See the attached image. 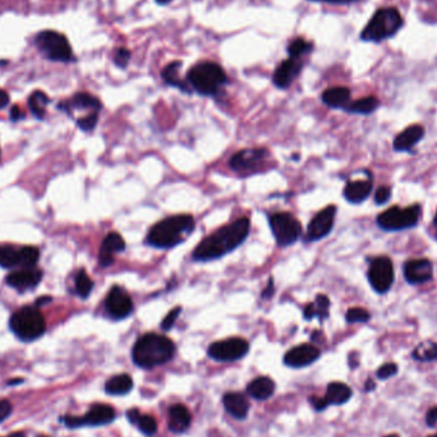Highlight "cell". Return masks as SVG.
<instances>
[{
    "instance_id": "obj_41",
    "label": "cell",
    "mask_w": 437,
    "mask_h": 437,
    "mask_svg": "<svg viewBox=\"0 0 437 437\" xmlns=\"http://www.w3.org/2000/svg\"><path fill=\"white\" fill-rule=\"evenodd\" d=\"M392 197H393V188H392V185H385V184H382L377 190H374V205H377V206H385L387 203H390Z\"/></svg>"
},
{
    "instance_id": "obj_30",
    "label": "cell",
    "mask_w": 437,
    "mask_h": 437,
    "mask_svg": "<svg viewBox=\"0 0 437 437\" xmlns=\"http://www.w3.org/2000/svg\"><path fill=\"white\" fill-rule=\"evenodd\" d=\"M381 102L376 96H366L355 102H350L348 107L344 109L349 114L371 115L380 108Z\"/></svg>"
},
{
    "instance_id": "obj_60",
    "label": "cell",
    "mask_w": 437,
    "mask_h": 437,
    "mask_svg": "<svg viewBox=\"0 0 437 437\" xmlns=\"http://www.w3.org/2000/svg\"><path fill=\"white\" fill-rule=\"evenodd\" d=\"M384 437H400L399 435H396V433H392V435H387V436Z\"/></svg>"
},
{
    "instance_id": "obj_46",
    "label": "cell",
    "mask_w": 437,
    "mask_h": 437,
    "mask_svg": "<svg viewBox=\"0 0 437 437\" xmlns=\"http://www.w3.org/2000/svg\"><path fill=\"white\" fill-rule=\"evenodd\" d=\"M13 406L9 400H0V423L6 422L12 416Z\"/></svg>"
},
{
    "instance_id": "obj_49",
    "label": "cell",
    "mask_w": 437,
    "mask_h": 437,
    "mask_svg": "<svg viewBox=\"0 0 437 437\" xmlns=\"http://www.w3.org/2000/svg\"><path fill=\"white\" fill-rule=\"evenodd\" d=\"M274 291H275V286H274V279L273 278H270L269 279V283H267V286L265 288V291H262V294H261V298L262 299H266V298L273 297Z\"/></svg>"
},
{
    "instance_id": "obj_53",
    "label": "cell",
    "mask_w": 437,
    "mask_h": 437,
    "mask_svg": "<svg viewBox=\"0 0 437 437\" xmlns=\"http://www.w3.org/2000/svg\"><path fill=\"white\" fill-rule=\"evenodd\" d=\"M8 104H9V95L6 94V91L0 90V109L6 108Z\"/></svg>"
},
{
    "instance_id": "obj_22",
    "label": "cell",
    "mask_w": 437,
    "mask_h": 437,
    "mask_svg": "<svg viewBox=\"0 0 437 437\" xmlns=\"http://www.w3.org/2000/svg\"><path fill=\"white\" fill-rule=\"evenodd\" d=\"M126 249V242L119 233H110L102 242L99 262L102 267H108L114 264V254Z\"/></svg>"
},
{
    "instance_id": "obj_35",
    "label": "cell",
    "mask_w": 437,
    "mask_h": 437,
    "mask_svg": "<svg viewBox=\"0 0 437 437\" xmlns=\"http://www.w3.org/2000/svg\"><path fill=\"white\" fill-rule=\"evenodd\" d=\"M0 266L4 269L21 267V249L9 246L0 247Z\"/></svg>"
},
{
    "instance_id": "obj_16",
    "label": "cell",
    "mask_w": 437,
    "mask_h": 437,
    "mask_svg": "<svg viewBox=\"0 0 437 437\" xmlns=\"http://www.w3.org/2000/svg\"><path fill=\"white\" fill-rule=\"evenodd\" d=\"M267 153L269 152L265 149H244L233 155L229 161V166L238 173L259 171L266 160Z\"/></svg>"
},
{
    "instance_id": "obj_7",
    "label": "cell",
    "mask_w": 437,
    "mask_h": 437,
    "mask_svg": "<svg viewBox=\"0 0 437 437\" xmlns=\"http://www.w3.org/2000/svg\"><path fill=\"white\" fill-rule=\"evenodd\" d=\"M9 328L21 342H31L40 339L46 331L44 316L36 307H22L11 317Z\"/></svg>"
},
{
    "instance_id": "obj_17",
    "label": "cell",
    "mask_w": 437,
    "mask_h": 437,
    "mask_svg": "<svg viewBox=\"0 0 437 437\" xmlns=\"http://www.w3.org/2000/svg\"><path fill=\"white\" fill-rule=\"evenodd\" d=\"M303 65L302 58H288L274 72V85L280 90L289 89L291 83L294 82V80L303 70Z\"/></svg>"
},
{
    "instance_id": "obj_39",
    "label": "cell",
    "mask_w": 437,
    "mask_h": 437,
    "mask_svg": "<svg viewBox=\"0 0 437 437\" xmlns=\"http://www.w3.org/2000/svg\"><path fill=\"white\" fill-rule=\"evenodd\" d=\"M369 320L371 313L362 307H352L345 315V321L348 323H367Z\"/></svg>"
},
{
    "instance_id": "obj_31",
    "label": "cell",
    "mask_w": 437,
    "mask_h": 437,
    "mask_svg": "<svg viewBox=\"0 0 437 437\" xmlns=\"http://www.w3.org/2000/svg\"><path fill=\"white\" fill-rule=\"evenodd\" d=\"M247 392L254 399L266 400L273 396L275 382L270 377H257L249 382Z\"/></svg>"
},
{
    "instance_id": "obj_20",
    "label": "cell",
    "mask_w": 437,
    "mask_h": 437,
    "mask_svg": "<svg viewBox=\"0 0 437 437\" xmlns=\"http://www.w3.org/2000/svg\"><path fill=\"white\" fill-rule=\"evenodd\" d=\"M320 355H321V352L315 345L302 344V345L291 349L284 357V362L289 367H306V366L312 365L313 362H316L320 358Z\"/></svg>"
},
{
    "instance_id": "obj_9",
    "label": "cell",
    "mask_w": 437,
    "mask_h": 437,
    "mask_svg": "<svg viewBox=\"0 0 437 437\" xmlns=\"http://www.w3.org/2000/svg\"><path fill=\"white\" fill-rule=\"evenodd\" d=\"M38 50L53 62H70L73 53L67 38L55 31H43L36 36Z\"/></svg>"
},
{
    "instance_id": "obj_4",
    "label": "cell",
    "mask_w": 437,
    "mask_h": 437,
    "mask_svg": "<svg viewBox=\"0 0 437 437\" xmlns=\"http://www.w3.org/2000/svg\"><path fill=\"white\" fill-rule=\"evenodd\" d=\"M404 26V18L396 6L379 8L362 30V41L380 44L385 40L394 38Z\"/></svg>"
},
{
    "instance_id": "obj_58",
    "label": "cell",
    "mask_w": 437,
    "mask_h": 437,
    "mask_svg": "<svg viewBox=\"0 0 437 437\" xmlns=\"http://www.w3.org/2000/svg\"><path fill=\"white\" fill-rule=\"evenodd\" d=\"M155 1L158 3V6H166V4L171 3L173 0H155Z\"/></svg>"
},
{
    "instance_id": "obj_57",
    "label": "cell",
    "mask_w": 437,
    "mask_h": 437,
    "mask_svg": "<svg viewBox=\"0 0 437 437\" xmlns=\"http://www.w3.org/2000/svg\"><path fill=\"white\" fill-rule=\"evenodd\" d=\"M22 382H23L22 379H16V380L9 381V382H8V385L13 387V385H18V384H22Z\"/></svg>"
},
{
    "instance_id": "obj_47",
    "label": "cell",
    "mask_w": 437,
    "mask_h": 437,
    "mask_svg": "<svg viewBox=\"0 0 437 437\" xmlns=\"http://www.w3.org/2000/svg\"><path fill=\"white\" fill-rule=\"evenodd\" d=\"M426 425L430 427L437 425V406H432L431 409H428V412L426 413Z\"/></svg>"
},
{
    "instance_id": "obj_6",
    "label": "cell",
    "mask_w": 437,
    "mask_h": 437,
    "mask_svg": "<svg viewBox=\"0 0 437 437\" xmlns=\"http://www.w3.org/2000/svg\"><path fill=\"white\" fill-rule=\"evenodd\" d=\"M423 215L421 203L406 207L392 206L376 216V225L385 233H399L419 227Z\"/></svg>"
},
{
    "instance_id": "obj_51",
    "label": "cell",
    "mask_w": 437,
    "mask_h": 437,
    "mask_svg": "<svg viewBox=\"0 0 437 437\" xmlns=\"http://www.w3.org/2000/svg\"><path fill=\"white\" fill-rule=\"evenodd\" d=\"M11 118L14 122L23 119L25 118V113L22 112V109L19 108V107H13L12 110H11Z\"/></svg>"
},
{
    "instance_id": "obj_14",
    "label": "cell",
    "mask_w": 437,
    "mask_h": 437,
    "mask_svg": "<svg viewBox=\"0 0 437 437\" xmlns=\"http://www.w3.org/2000/svg\"><path fill=\"white\" fill-rule=\"evenodd\" d=\"M336 214H338V207L334 205H330L321 210L308 224L306 239L316 242L328 237L335 225Z\"/></svg>"
},
{
    "instance_id": "obj_55",
    "label": "cell",
    "mask_w": 437,
    "mask_h": 437,
    "mask_svg": "<svg viewBox=\"0 0 437 437\" xmlns=\"http://www.w3.org/2000/svg\"><path fill=\"white\" fill-rule=\"evenodd\" d=\"M432 227H433V230H435V239L437 242V211L436 214L432 217Z\"/></svg>"
},
{
    "instance_id": "obj_40",
    "label": "cell",
    "mask_w": 437,
    "mask_h": 437,
    "mask_svg": "<svg viewBox=\"0 0 437 437\" xmlns=\"http://www.w3.org/2000/svg\"><path fill=\"white\" fill-rule=\"evenodd\" d=\"M136 426H139L140 431L145 433L146 436H152L158 431V425L156 421L152 419L151 416H146L141 414L140 419L136 422Z\"/></svg>"
},
{
    "instance_id": "obj_12",
    "label": "cell",
    "mask_w": 437,
    "mask_h": 437,
    "mask_svg": "<svg viewBox=\"0 0 437 437\" xmlns=\"http://www.w3.org/2000/svg\"><path fill=\"white\" fill-rule=\"evenodd\" d=\"M248 350H249V344L247 340L242 338H230L211 344L209 355L215 361L234 362L247 355Z\"/></svg>"
},
{
    "instance_id": "obj_23",
    "label": "cell",
    "mask_w": 437,
    "mask_h": 437,
    "mask_svg": "<svg viewBox=\"0 0 437 437\" xmlns=\"http://www.w3.org/2000/svg\"><path fill=\"white\" fill-rule=\"evenodd\" d=\"M59 108L65 109L70 112L72 109L76 110H89L90 113H99L102 110V102L95 97L90 95L87 92H78L70 99V102L59 104Z\"/></svg>"
},
{
    "instance_id": "obj_19",
    "label": "cell",
    "mask_w": 437,
    "mask_h": 437,
    "mask_svg": "<svg viewBox=\"0 0 437 437\" xmlns=\"http://www.w3.org/2000/svg\"><path fill=\"white\" fill-rule=\"evenodd\" d=\"M374 192V176L372 173L366 179H358V180H349L345 184L342 196L345 201L352 205H361L367 201L369 196Z\"/></svg>"
},
{
    "instance_id": "obj_52",
    "label": "cell",
    "mask_w": 437,
    "mask_h": 437,
    "mask_svg": "<svg viewBox=\"0 0 437 437\" xmlns=\"http://www.w3.org/2000/svg\"><path fill=\"white\" fill-rule=\"evenodd\" d=\"M140 416V411H139V409H136V408H134V409H129L127 412V419H129V422H131V423H134V425H136V422L139 421Z\"/></svg>"
},
{
    "instance_id": "obj_62",
    "label": "cell",
    "mask_w": 437,
    "mask_h": 437,
    "mask_svg": "<svg viewBox=\"0 0 437 437\" xmlns=\"http://www.w3.org/2000/svg\"><path fill=\"white\" fill-rule=\"evenodd\" d=\"M428 437H437V433H435V435H431V436H428Z\"/></svg>"
},
{
    "instance_id": "obj_29",
    "label": "cell",
    "mask_w": 437,
    "mask_h": 437,
    "mask_svg": "<svg viewBox=\"0 0 437 437\" xmlns=\"http://www.w3.org/2000/svg\"><path fill=\"white\" fill-rule=\"evenodd\" d=\"M352 389L342 382H331L326 390L325 400L329 406H342L352 398Z\"/></svg>"
},
{
    "instance_id": "obj_11",
    "label": "cell",
    "mask_w": 437,
    "mask_h": 437,
    "mask_svg": "<svg viewBox=\"0 0 437 437\" xmlns=\"http://www.w3.org/2000/svg\"><path fill=\"white\" fill-rule=\"evenodd\" d=\"M270 227L274 238L280 247L294 244L302 234V225L288 212H278L270 217Z\"/></svg>"
},
{
    "instance_id": "obj_33",
    "label": "cell",
    "mask_w": 437,
    "mask_h": 437,
    "mask_svg": "<svg viewBox=\"0 0 437 437\" xmlns=\"http://www.w3.org/2000/svg\"><path fill=\"white\" fill-rule=\"evenodd\" d=\"M412 358L414 361L422 363L437 361V342L433 340L419 342V345L413 349Z\"/></svg>"
},
{
    "instance_id": "obj_37",
    "label": "cell",
    "mask_w": 437,
    "mask_h": 437,
    "mask_svg": "<svg viewBox=\"0 0 437 437\" xmlns=\"http://www.w3.org/2000/svg\"><path fill=\"white\" fill-rule=\"evenodd\" d=\"M92 288H94V281L90 279V276L86 274V271L81 270L80 273L77 274L76 291L80 297L83 298V299L89 298L91 291H92Z\"/></svg>"
},
{
    "instance_id": "obj_44",
    "label": "cell",
    "mask_w": 437,
    "mask_h": 437,
    "mask_svg": "<svg viewBox=\"0 0 437 437\" xmlns=\"http://www.w3.org/2000/svg\"><path fill=\"white\" fill-rule=\"evenodd\" d=\"M99 121V113H90V114L83 117L81 119L77 121V126L81 128L85 132H90L96 127Z\"/></svg>"
},
{
    "instance_id": "obj_32",
    "label": "cell",
    "mask_w": 437,
    "mask_h": 437,
    "mask_svg": "<svg viewBox=\"0 0 437 437\" xmlns=\"http://www.w3.org/2000/svg\"><path fill=\"white\" fill-rule=\"evenodd\" d=\"M132 387H134V381L131 379V376L126 374H117L107 381L105 392L109 395L119 396V395H126L129 393Z\"/></svg>"
},
{
    "instance_id": "obj_45",
    "label": "cell",
    "mask_w": 437,
    "mask_h": 437,
    "mask_svg": "<svg viewBox=\"0 0 437 437\" xmlns=\"http://www.w3.org/2000/svg\"><path fill=\"white\" fill-rule=\"evenodd\" d=\"M180 312H182V307H176V308H173V310L165 316L164 320H163V323H161V329L164 330V331H169V330L174 326V323L177 321L178 317L180 315Z\"/></svg>"
},
{
    "instance_id": "obj_21",
    "label": "cell",
    "mask_w": 437,
    "mask_h": 437,
    "mask_svg": "<svg viewBox=\"0 0 437 437\" xmlns=\"http://www.w3.org/2000/svg\"><path fill=\"white\" fill-rule=\"evenodd\" d=\"M43 278V271L36 269H21L6 276V284L18 291L33 289Z\"/></svg>"
},
{
    "instance_id": "obj_5",
    "label": "cell",
    "mask_w": 437,
    "mask_h": 437,
    "mask_svg": "<svg viewBox=\"0 0 437 437\" xmlns=\"http://www.w3.org/2000/svg\"><path fill=\"white\" fill-rule=\"evenodd\" d=\"M187 82L198 95L214 97L228 83V76L219 64L203 62L190 68L187 73Z\"/></svg>"
},
{
    "instance_id": "obj_25",
    "label": "cell",
    "mask_w": 437,
    "mask_h": 437,
    "mask_svg": "<svg viewBox=\"0 0 437 437\" xmlns=\"http://www.w3.org/2000/svg\"><path fill=\"white\" fill-rule=\"evenodd\" d=\"M182 65H183V63L180 60L171 62L163 70L161 77H163L164 82L171 87L180 90L184 94H192V89H190L188 82L180 80V77H179V70L182 68Z\"/></svg>"
},
{
    "instance_id": "obj_42",
    "label": "cell",
    "mask_w": 437,
    "mask_h": 437,
    "mask_svg": "<svg viewBox=\"0 0 437 437\" xmlns=\"http://www.w3.org/2000/svg\"><path fill=\"white\" fill-rule=\"evenodd\" d=\"M398 371H399V367H398L396 363H393V362L385 363V365H382V366L376 371V377H377L379 380H387V379H390V377H393V376L398 374Z\"/></svg>"
},
{
    "instance_id": "obj_26",
    "label": "cell",
    "mask_w": 437,
    "mask_h": 437,
    "mask_svg": "<svg viewBox=\"0 0 437 437\" xmlns=\"http://www.w3.org/2000/svg\"><path fill=\"white\" fill-rule=\"evenodd\" d=\"M190 425V413L182 404H174L169 409V430L176 433L184 432Z\"/></svg>"
},
{
    "instance_id": "obj_43",
    "label": "cell",
    "mask_w": 437,
    "mask_h": 437,
    "mask_svg": "<svg viewBox=\"0 0 437 437\" xmlns=\"http://www.w3.org/2000/svg\"><path fill=\"white\" fill-rule=\"evenodd\" d=\"M131 51L128 50L127 48H119L115 50L114 63L117 67H119L121 70H126L131 60Z\"/></svg>"
},
{
    "instance_id": "obj_34",
    "label": "cell",
    "mask_w": 437,
    "mask_h": 437,
    "mask_svg": "<svg viewBox=\"0 0 437 437\" xmlns=\"http://www.w3.org/2000/svg\"><path fill=\"white\" fill-rule=\"evenodd\" d=\"M49 102V97L43 91H35L28 99V107L31 109L32 114L38 119H43Z\"/></svg>"
},
{
    "instance_id": "obj_2",
    "label": "cell",
    "mask_w": 437,
    "mask_h": 437,
    "mask_svg": "<svg viewBox=\"0 0 437 437\" xmlns=\"http://www.w3.org/2000/svg\"><path fill=\"white\" fill-rule=\"evenodd\" d=\"M196 222L192 215H174L166 217L152 227L146 243L158 249H171L185 241L195 230Z\"/></svg>"
},
{
    "instance_id": "obj_50",
    "label": "cell",
    "mask_w": 437,
    "mask_h": 437,
    "mask_svg": "<svg viewBox=\"0 0 437 437\" xmlns=\"http://www.w3.org/2000/svg\"><path fill=\"white\" fill-rule=\"evenodd\" d=\"M311 1H321V3H329V4H335V6H348L353 4L360 0H311Z\"/></svg>"
},
{
    "instance_id": "obj_13",
    "label": "cell",
    "mask_w": 437,
    "mask_h": 437,
    "mask_svg": "<svg viewBox=\"0 0 437 437\" xmlns=\"http://www.w3.org/2000/svg\"><path fill=\"white\" fill-rule=\"evenodd\" d=\"M403 278L409 286H425L433 280V262L430 259H411L401 267Z\"/></svg>"
},
{
    "instance_id": "obj_38",
    "label": "cell",
    "mask_w": 437,
    "mask_h": 437,
    "mask_svg": "<svg viewBox=\"0 0 437 437\" xmlns=\"http://www.w3.org/2000/svg\"><path fill=\"white\" fill-rule=\"evenodd\" d=\"M40 252L38 248H21V269H33L38 264Z\"/></svg>"
},
{
    "instance_id": "obj_36",
    "label": "cell",
    "mask_w": 437,
    "mask_h": 437,
    "mask_svg": "<svg viewBox=\"0 0 437 437\" xmlns=\"http://www.w3.org/2000/svg\"><path fill=\"white\" fill-rule=\"evenodd\" d=\"M312 49H313L312 43L306 41L304 38H298L288 45L286 51H288V55L291 58H302L303 55L310 54Z\"/></svg>"
},
{
    "instance_id": "obj_48",
    "label": "cell",
    "mask_w": 437,
    "mask_h": 437,
    "mask_svg": "<svg viewBox=\"0 0 437 437\" xmlns=\"http://www.w3.org/2000/svg\"><path fill=\"white\" fill-rule=\"evenodd\" d=\"M311 404L313 406V408L316 409V411H325L329 404L326 403V400L325 398H317V396H311L310 398Z\"/></svg>"
},
{
    "instance_id": "obj_8",
    "label": "cell",
    "mask_w": 437,
    "mask_h": 437,
    "mask_svg": "<svg viewBox=\"0 0 437 437\" xmlns=\"http://www.w3.org/2000/svg\"><path fill=\"white\" fill-rule=\"evenodd\" d=\"M368 284L379 296H385L392 291L395 283V269L389 256H374L368 259Z\"/></svg>"
},
{
    "instance_id": "obj_59",
    "label": "cell",
    "mask_w": 437,
    "mask_h": 437,
    "mask_svg": "<svg viewBox=\"0 0 437 437\" xmlns=\"http://www.w3.org/2000/svg\"><path fill=\"white\" fill-rule=\"evenodd\" d=\"M6 437H26V433L25 432H14L12 435Z\"/></svg>"
},
{
    "instance_id": "obj_61",
    "label": "cell",
    "mask_w": 437,
    "mask_h": 437,
    "mask_svg": "<svg viewBox=\"0 0 437 437\" xmlns=\"http://www.w3.org/2000/svg\"><path fill=\"white\" fill-rule=\"evenodd\" d=\"M36 437H48V436H44V435H38V436Z\"/></svg>"
},
{
    "instance_id": "obj_1",
    "label": "cell",
    "mask_w": 437,
    "mask_h": 437,
    "mask_svg": "<svg viewBox=\"0 0 437 437\" xmlns=\"http://www.w3.org/2000/svg\"><path fill=\"white\" fill-rule=\"evenodd\" d=\"M249 229L251 222L248 217H241L232 224L217 229L195 248L192 254L193 260L205 262L222 259L246 241L249 234Z\"/></svg>"
},
{
    "instance_id": "obj_54",
    "label": "cell",
    "mask_w": 437,
    "mask_h": 437,
    "mask_svg": "<svg viewBox=\"0 0 437 437\" xmlns=\"http://www.w3.org/2000/svg\"><path fill=\"white\" fill-rule=\"evenodd\" d=\"M374 389H376V384H374V380H371V379H368L366 381V384H365V390L369 393V392H374Z\"/></svg>"
},
{
    "instance_id": "obj_18",
    "label": "cell",
    "mask_w": 437,
    "mask_h": 437,
    "mask_svg": "<svg viewBox=\"0 0 437 437\" xmlns=\"http://www.w3.org/2000/svg\"><path fill=\"white\" fill-rule=\"evenodd\" d=\"M425 136L426 128L422 124H412L394 137L393 150L398 153H413Z\"/></svg>"
},
{
    "instance_id": "obj_27",
    "label": "cell",
    "mask_w": 437,
    "mask_h": 437,
    "mask_svg": "<svg viewBox=\"0 0 437 437\" xmlns=\"http://www.w3.org/2000/svg\"><path fill=\"white\" fill-rule=\"evenodd\" d=\"M224 406L233 417L238 419H243L247 417L248 401L242 394L228 393L224 395Z\"/></svg>"
},
{
    "instance_id": "obj_24",
    "label": "cell",
    "mask_w": 437,
    "mask_h": 437,
    "mask_svg": "<svg viewBox=\"0 0 437 437\" xmlns=\"http://www.w3.org/2000/svg\"><path fill=\"white\" fill-rule=\"evenodd\" d=\"M352 92L348 87L336 86L325 90L321 95V100L326 107L331 109H344L348 107L349 102H352Z\"/></svg>"
},
{
    "instance_id": "obj_3",
    "label": "cell",
    "mask_w": 437,
    "mask_h": 437,
    "mask_svg": "<svg viewBox=\"0 0 437 437\" xmlns=\"http://www.w3.org/2000/svg\"><path fill=\"white\" fill-rule=\"evenodd\" d=\"M176 353V345L169 338L150 333L134 344L132 358L141 368H153L171 361Z\"/></svg>"
},
{
    "instance_id": "obj_56",
    "label": "cell",
    "mask_w": 437,
    "mask_h": 437,
    "mask_svg": "<svg viewBox=\"0 0 437 437\" xmlns=\"http://www.w3.org/2000/svg\"><path fill=\"white\" fill-rule=\"evenodd\" d=\"M50 301L51 298L49 297L38 298V302H36V306H41V304L49 303Z\"/></svg>"
},
{
    "instance_id": "obj_15",
    "label": "cell",
    "mask_w": 437,
    "mask_h": 437,
    "mask_svg": "<svg viewBox=\"0 0 437 437\" xmlns=\"http://www.w3.org/2000/svg\"><path fill=\"white\" fill-rule=\"evenodd\" d=\"M105 310L113 320H124L134 312L132 298L121 286H113L105 299Z\"/></svg>"
},
{
    "instance_id": "obj_28",
    "label": "cell",
    "mask_w": 437,
    "mask_h": 437,
    "mask_svg": "<svg viewBox=\"0 0 437 437\" xmlns=\"http://www.w3.org/2000/svg\"><path fill=\"white\" fill-rule=\"evenodd\" d=\"M330 306H331V302H330L329 297L325 294H318L315 302L306 306L303 312L304 318L312 320L317 317L320 321H323L329 317Z\"/></svg>"
},
{
    "instance_id": "obj_10",
    "label": "cell",
    "mask_w": 437,
    "mask_h": 437,
    "mask_svg": "<svg viewBox=\"0 0 437 437\" xmlns=\"http://www.w3.org/2000/svg\"><path fill=\"white\" fill-rule=\"evenodd\" d=\"M115 419V411L113 406L107 404H96L91 406L89 412L82 417L76 416H63L59 421L70 430L82 428V427H99L112 423Z\"/></svg>"
}]
</instances>
